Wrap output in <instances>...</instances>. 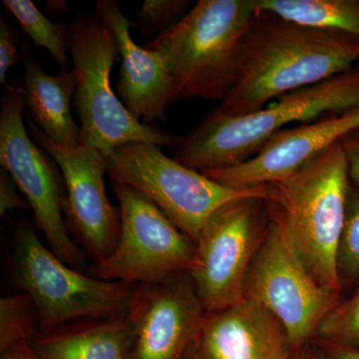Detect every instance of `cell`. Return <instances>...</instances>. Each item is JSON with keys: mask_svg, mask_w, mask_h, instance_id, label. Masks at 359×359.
<instances>
[{"mask_svg": "<svg viewBox=\"0 0 359 359\" xmlns=\"http://www.w3.org/2000/svg\"><path fill=\"white\" fill-rule=\"evenodd\" d=\"M358 65L356 37L306 27L257 11L243 43L235 84L215 110L226 116L250 114L273 99L320 83Z\"/></svg>", "mask_w": 359, "mask_h": 359, "instance_id": "cell-1", "label": "cell"}, {"mask_svg": "<svg viewBox=\"0 0 359 359\" xmlns=\"http://www.w3.org/2000/svg\"><path fill=\"white\" fill-rule=\"evenodd\" d=\"M256 15L254 0H200L143 45L166 65L170 105L196 97L223 102L235 84L243 43Z\"/></svg>", "mask_w": 359, "mask_h": 359, "instance_id": "cell-2", "label": "cell"}, {"mask_svg": "<svg viewBox=\"0 0 359 359\" xmlns=\"http://www.w3.org/2000/svg\"><path fill=\"white\" fill-rule=\"evenodd\" d=\"M359 107V65L320 83L290 92L263 109L243 116L212 111L176 145L173 159L205 171L238 166L271 137L294 122Z\"/></svg>", "mask_w": 359, "mask_h": 359, "instance_id": "cell-3", "label": "cell"}, {"mask_svg": "<svg viewBox=\"0 0 359 359\" xmlns=\"http://www.w3.org/2000/svg\"><path fill=\"white\" fill-rule=\"evenodd\" d=\"M348 165L341 142L273 184L276 217L302 264L321 287L339 295L337 250L349 189Z\"/></svg>", "mask_w": 359, "mask_h": 359, "instance_id": "cell-4", "label": "cell"}, {"mask_svg": "<svg viewBox=\"0 0 359 359\" xmlns=\"http://www.w3.org/2000/svg\"><path fill=\"white\" fill-rule=\"evenodd\" d=\"M67 48L76 75L73 102L80 121V146L95 149L107 158L129 143L177 145L174 135L136 119L116 96L110 77L119 60V47L95 13L73 20Z\"/></svg>", "mask_w": 359, "mask_h": 359, "instance_id": "cell-5", "label": "cell"}, {"mask_svg": "<svg viewBox=\"0 0 359 359\" xmlns=\"http://www.w3.org/2000/svg\"><path fill=\"white\" fill-rule=\"evenodd\" d=\"M13 243L16 280L32 299L44 332L74 321L123 316L136 304L140 285L100 280L71 268L26 222L18 224Z\"/></svg>", "mask_w": 359, "mask_h": 359, "instance_id": "cell-6", "label": "cell"}, {"mask_svg": "<svg viewBox=\"0 0 359 359\" xmlns=\"http://www.w3.org/2000/svg\"><path fill=\"white\" fill-rule=\"evenodd\" d=\"M111 182L131 187L152 201L194 243L217 210L243 198L273 200L271 185L233 189L167 157L159 146L129 143L107 157Z\"/></svg>", "mask_w": 359, "mask_h": 359, "instance_id": "cell-7", "label": "cell"}, {"mask_svg": "<svg viewBox=\"0 0 359 359\" xmlns=\"http://www.w3.org/2000/svg\"><path fill=\"white\" fill-rule=\"evenodd\" d=\"M120 210V233L109 256L90 269L94 278L155 285L188 273L195 243L143 194L112 182Z\"/></svg>", "mask_w": 359, "mask_h": 359, "instance_id": "cell-8", "label": "cell"}, {"mask_svg": "<svg viewBox=\"0 0 359 359\" xmlns=\"http://www.w3.org/2000/svg\"><path fill=\"white\" fill-rule=\"evenodd\" d=\"M25 108L22 87H6L0 111V165L25 195L52 252L79 271L84 252L71 238L63 217L65 180L50 155L28 136Z\"/></svg>", "mask_w": 359, "mask_h": 359, "instance_id": "cell-9", "label": "cell"}, {"mask_svg": "<svg viewBox=\"0 0 359 359\" xmlns=\"http://www.w3.org/2000/svg\"><path fill=\"white\" fill-rule=\"evenodd\" d=\"M268 201H233L205 223L188 271L205 313L222 311L244 299L248 273L269 226L264 212Z\"/></svg>", "mask_w": 359, "mask_h": 359, "instance_id": "cell-10", "label": "cell"}, {"mask_svg": "<svg viewBox=\"0 0 359 359\" xmlns=\"http://www.w3.org/2000/svg\"><path fill=\"white\" fill-rule=\"evenodd\" d=\"M245 297L263 304L282 323L290 346L301 351L337 306V294L309 273L276 215L250 266Z\"/></svg>", "mask_w": 359, "mask_h": 359, "instance_id": "cell-11", "label": "cell"}, {"mask_svg": "<svg viewBox=\"0 0 359 359\" xmlns=\"http://www.w3.org/2000/svg\"><path fill=\"white\" fill-rule=\"evenodd\" d=\"M33 140L57 164L65 180L66 224L96 262L109 256L120 233V210L106 194L107 158L93 148L58 145L28 115Z\"/></svg>", "mask_w": 359, "mask_h": 359, "instance_id": "cell-12", "label": "cell"}, {"mask_svg": "<svg viewBox=\"0 0 359 359\" xmlns=\"http://www.w3.org/2000/svg\"><path fill=\"white\" fill-rule=\"evenodd\" d=\"M359 130V107L278 132L254 157L238 166L201 173L226 187L248 189L289 178L306 163Z\"/></svg>", "mask_w": 359, "mask_h": 359, "instance_id": "cell-13", "label": "cell"}, {"mask_svg": "<svg viewBox=\"0 0 359 359\" xmlns=\"http://www.w3.org/2000/svg\"><path fill=\"white\" fill-rule=\"evenodd\" d=\"M181 275L140 285L131 311L135 323L132 359H185L195 344L205 311L192 280Z\"/></svg>", "mask_w": 359, "mask_h": 359, "instance_id": "cell-14", "label": "cell"}, {"mask_svg": "<svg viewBox=\"0 0 359 359\" xmlns=\"http://www.w3.org/2000/svg\"><path fill=\"white\" fill-rule=\"evenodd\" d=\"M195 347L203 359H292L287 332L263 304L250 297L205 313Z\"/></svg>", "mask_w": 359, "mask_h": 359, "instance_id": "cell-15", "label": "cell"}, {"mask_svg": "<svg viewBox=\"0 0 359 359\" xmlns=\"http://www.w3.org/2000/svg\"><path fill=\"white\" fill-rule=\"evenodd\" d=\"M96 15L114 35L121 67L116 85L120 100L136 119L144 123L166 122L171 97V79L158 52L139 46L132 39V23L115 0H98Z\"/></svg>", "mask_w": 359, "mask_h": 359, "instance_id": "cell-16", "label": "cell"}, {"mask_svg": "<svg viewBox=\"0 0 359 359\" xmlns=\"http://www.w3.org/2000/svg\"><path fill=\"white\" fill-rule=\"evenodd\" d=\"M25 107L40 130L58 145L76 147L80 143V126L73 118L71 103L76 90L74 70L49 75L33 56L29 45L21 44Z\"/></svg>", "mask_w": 359, "mask_h": 359, "instance_id": "cell-17", "label": "cell"}, {"mask_svg": "<svg viewBox=\"0 0 359 359\" xmlns=\"http://www.w3.org/2000/svg\"><path fill=\"white\" fill-rule=\"evenodd\" d=\"M135 323L131 311L114 318L84 320L34 337L40 359H132Z\"/></svg>", "mask_w": 359, "mask_h": 359, "instance_id": "cell-18", "label": "cell"}, {"mask_svg": "<svg viewBox=\"0 0 359 359\" xmlns=\"http://www.w3.org/2000/svg\"><path fill=\"white\" fill-rule=\"evenodd\" d=\"M254 6L299 25L359 39V0H254Z\"/></svg>", "mask_w": 359, "mask_h": 359, "instance_id": "cell-19", "label": "cell"}, {"mask_svg": "<svg viewBox=\"0 0 359 359\" xmlns=\"http://www.w3.org/2000/svg\"><path fill=\"white\" fill-rule=\"evenodd\" d=\"M8 13L20 22L21 29L32 39L39 48H45L53 56L61 73L70 69L67 40L70 25L65 21L53 23L30 0H4Z\"/></svg>", "mask_w": 359, "mask_h": 359, "instance_id": "cell-20", "label": "cell"}, {"mask_svg": "<svg viewBox=\"0 0 359 359\" xmlns=\"http://www.w3.org/2000/svg\"><path fill=\"white\" fill-rule=\"evenodd\" d=\"M39 314L28 294L8 295L0 299V351L32 342Z\"/></svg>", "mask_w": 359, "mask_h": 359, "instance_id": "cell-21", "label": "cell"}, {"mask_svg": "<svg viewBox=\"0 0 359 359\" xmlns=\"http://www.w3.org/2000/svg\"><path fill=\"white\" fill-rule=\"evenodd\" d=\"M316 334L330 344L359 346V290L323 318Z\"/></svg>", "mask_w": 359, "mask_h": 359, "instance_id": "cell-22", "label": "cell"}, {"mask_svg": "<svg viewBox=\"0 0 359 359\" xmlns=\"http://www.w3.org/2000/svg\"><path fill=\"white\" fill-rule=\"evenodd\" d=\"M337 268L341 276H359V191L349 189L346 218L337 250Z\"/></svg>", "mask_w": 359, "mask_h": 359, "instance_id": "cell-23", "label": "cell"}, {"mask_svg": "<svg viewBox=\"0 0 359 359\" xmlns=\"http://www.w3.org/2000/svg\"><path fill=\"white\" fill-rule=\"evenodd\" d=\"M190 4L188 0H145L132 27L142 39L158 36L174 25Z\"/></svg>", "mask_w": 359, "mask_h": 359, "instance_id": "cell-24", "label": "cell"}, {"mask_svg": "<svg viewBox=\"0 0 359 359\" xmlns=\"http://www.w3.org/2000/svg\"><path fill=\"white\" fill-rule=\"evenodd\" d=\"M21 39L4 16L0 18V83L8 86L9 69L21 61Z\"/></svg>", "mask_w": 359, "mask_h": 359, "instance_id": "cell-25", "label": "cell"}, {"mask_svg": "<svg viewBox=\"0 0 359 359\" xmlns=\"http://www.w3.org/2000/svg\"><path fill=\"white\" fill-rule=\"evenodd\" d=\"M15 183L6 170L0 172V214L6 215L9 210L28 209L27 201L16 191Z\"/></svg>", "mask_w": 359, "mask_h": 359, "instance_id": "cell-26", "label": "cell"}, {"mask_svg": "<svg viewBox=\"0 0 359 359\" xmlns=\"http://www.w3.org/2000/svg\"><path fill=\"white\" fill-rule=\"evenodd\" d=\"M348 165L349 177L359 186V130L347 135L341 141Z\"/></svg>", "mask_w": 359, "mask_h": 359, "instance_id": "cell-27", "label": "cell"}, {"mask_svg": "<svg viewBox=\"0 0 359 359\" xmlns=\"http://www.w3.org/2000/svg\"><path fill=\"white\" fill-rule=\"evenodd\" d=\"M1 359H40L30 342L18 344L1 353Z\"/></svg>", "mask_w": 359, "mask_h": 359, "instance_id": "cell-28", "label": "cell"}, {"mask_svg": "<svg viewBox=\"0 0 359 359\" xmlns=\"http://www.w3.org/2000/svg\"><path fill=\"white\" fill-rule=\"evenodd\" d=\"M327 353L332 359H359V346L330 344Z\"/></svg>", "mask_w": 359, "mask_h": 359, "instance_id": "cell-29", "label": "cell"}, {"mask_svg": "<svg viewBox=\"0 0 359 359\" xmlns=\"http://www.w3.org/2000/svg\"><path fill=\"white\" fill-rule=\"evenodd\" d=\"M44 4L47 13L53 14V15L67 13L69 9L67 2L65 0H46Z\"/></svg>", "mask_w": 359, "mask_h": 359, "instance_id": "cell-30", "label": "cell"}, {"mask_svg": "<svg viewBox=\"0 0 359 359\" xmlns=\"http://www.w3.org/2000/svg\"><path fill=\"white\" fill-rule=\"evenodd\" d=\"M185 359H203L201 358L199 353L196 349L195 344L191 347L190 351L187 353Z\"/></svg>", "mask_w": 359, "mask_h": 359, "instance_id": "cell-31", "label": "cell"}, {"mask_svg": "<svg viewBox=\"0 0 359 359\" xmlns=\"http://www.w3.org/2000/svg\"><path fill=\"white\" fill-rule=\"evenodd\" d=\"M311 358H313V354L309 353V351H299L292 359H311Z\"/></svg>", "mask_w": 359, "mask_h": 359, "instance_id": "cell-32", "label": "cell"}, {"mask_svg": "<svg viewBox=\"0 0 359 359\" xmlns=\"http://www.w3.org/2000/svg\"><path fill=\"white\" fill-rule=\"evenodd\" d=\"M311 359H332L330 355H323V354H313Z\"/></svg>", "mask_w": 359, "mask_h": 359, "instance_id": "cell-33", "label": "cell"}]
</instances>
